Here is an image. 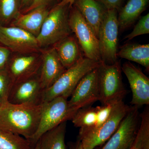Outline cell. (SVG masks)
Masks as SVG:
<instances>
[{"label": "cell", "mask_w": 149, "mask_h": 149, "mask_svg": "<svg viewBox=\"0 0 149 149\" xmlns=\"http://www.w3.org/2000/svg\"><path fill=\"white\" fill-rule=\"evenodd\" d=\"M13 83L6 67L0 68V99L1 100L8 99Z\"/></svg>", "instance_id": "cell-26"}, {"label": "cell", "mask_w": 149, "mask_h": 149, "mask_svg": "<svg viewBox=\"0 0 149 149\" xmlns=\"http://www.w3.org/2000/svg\"><path fill=\"white\" fill-rule=\"evenodd\" d=\"M33 149H40L39 142H37V144H36Z\"/></svg>", "instance_id": "cell-34"}, {"label": "cell", "mask_w": 149, "mask_h": 149, "mask_svg": "<svg viewBox=\"0 0 149 149\" xmlns=\"http://www.w3.org/2000/svg\"><path fill=\"white\" fill-rule=\"evenodd\" d=\"M54 47L66 69L85 56L75 35H69L54 45Z\"/></svg>", "instance_id": "cell-18"}, {"label": "cell", "mask_w": 149, "mask_h": 149, "mask_svg": "<svg viewBox=\"0 0 149 149\" xmlns=\"http://www.w3.org/2000/svg\"><path fill=\"white\" fill-rule=\"evenodd\" d=\"M131 107L123 101L118 103L109 118L103 124L93 130L79 133L78 139L84 149H94L106 143L115 133Z\"/></svg>", "instance_id": "cell-5"}, {"label": "cell", "mask_w": 149, "mask_h": 149, "mask_svg": "<svg viewBox=\"0 0 149 149\" xmlns=\"http://www.w3.org/2000/svg\"><path fill=\"white\" fill-rule=\"evenodd\" d=\"M30 141L14 133L0 130V149H33Z\"/></svg>", "instance_id": "cell-23"}, {"label": "cell", "mask_w": 149, "mask_h": 149, "mask_svg": "<svg viewBox=\"0 0 149 149\" xmlns=\"http://www.w3.org/2000/svg\"><path fill=\"white\" fill-rule=\"evenodd\" d=\"M119 31L118 11L107 10L98 36L101 62L111 65L118 61Z\"/></svg>", "instance_id": "cell-7"}, {"label": "cell", "mask_w": 149, "mask_h": 149, "mask_svg": "<svg viewBox=\"0 0 149 149\" xmlns=\"http://www.w3.org/2000/svg\"><path fill=\"white\" fill-rule=\"evenodd\" d=\"M10 51L5 47L0 45V68H5L10 59Z\"/></svg>", "instance_id": "cell-29"}, {"label": "cell", "mask_w": 149, "mask_h": 149, "mask_svg": "<svg viewBox=\"0 0 149 149\" xmlns=\"http://www.w3.org/2000/svg\"><path fill=\"white\" fill-rule=\"evenodd\" d=\"M39 77L43 90L51 87L66 70L54 47L42 52Z\"/></svg>", "instance_id": "cell-16"}, {"label": "cell", "mask_w": 149, "mask_h": 149, "mask_svg": "<svg viewBox=\"0 0 149 149\" xmlns=\"http://www.w3.org/2000/svg\"><path fill=\"white\" fill-rule=\"evenodd\" d=\"M100 100L102 105L123 101L127 94L122 81L120 62L108 65L100 62L98 67Z\"/></svg>", "instance_id": "cell-3"}, {"label": "cell", "mask_w": 149, "mask_h": 149, "mask_svg": "<svg viewBox=\"0 0 149 149\" xmlns=\"http://www.w3.org/2000/svg\"><path fill=\"white\" fill-rule=\"evenodd\" d=\"M0 43L10 50L21 54L40 49L36 37L19 27L0 25Z\"/></svg>", "instance_id": "cell-11"}, {"label": "cell", "mask_w": 149, "mask_h": 149, "mask_svg": "<svg viewBox=\"0 0 149 149\" xmlns=\"http://www.w3.org/2000/svg\"><path fill=\"white\" fill-rule=\"evenodd\" d=\"M119 102L95 107L90 106L80 109L71 119L72 123L75 127L80 128L79 133L95 129L109 118L116 105Z\"/></svg>", "instance_id": "cell-12"}, {"label": "cell", "mask_w": 149, "mask_h": 149, "mask_svg": "<svg viewBox=\"0 0 149 149\" xmlns=\"http://www.w3.org/2000/svg\"><path fill=\"white\" fill-rule=\"evenodd\" d=\"M149 33V13L142 17L135 25L133 31L126 35L124 40L126 42L132 40L133 38L140 35Z\"/></svg>", "instance_id": "cell-27"}, {"label": "cell", "mask_w": 149, "mask_h": 149, "mask_svg": "<svg viewBox=\"0 0 149 149\" xmlns=\"http://www.w3.org/2000/svg\"><path fill=\"white\" fill-rule=\"evenodd\" d=\"M55 0H32L30 5L25 8L24 13H27L30 11L41 6H47L49 4Z\"/></svg>", "instance_id": "cell-30"}, {"label": "cell", "mask_w": 149, "mask_h": 149, "mask_svg": "<svg viewBox=\"0 0 149 149\" xmlns=\"http://www.w3.org/2000/svg\"><path fill=\"white\" fill-rule=\"evenodd\" d=\"M75 0H61L56 5L63 6H68L70 8L73 5Z\"/></svg>", "instance_id": "cell-31"}, {"label": "cell", "mask_w": 149, "mask_h": 149, "mask_svg": "<svg viewBox=\"0 0 149 149\" xmlns=\"http://www.w3.org/2000/svg\"><path fill=\"white\" fill-rule=\"evenodd\" d=\"M43 91L39 74L14 84L8 100L14 104H42Z\"/></svg>", "instance_id": "cell-15"}, {"label": "cell", "mask_w": 149, "mask_h": 149, "mask_svg": "<svg viewBox=\"0 0 149 149\" xmlns=\"http://www.w3.org/2000/svg\"><path fill=\"white\" fill-rule=\"evenodd\" d=\"M43 103L14 104L1 100L0 130L17 134L30 141L37 131Z\"/></svg>", "instance_id": "cell-1"}, {"label": "cell", "mask_w": 149, "mask_h": 149, "mask_svg": "<svg viewBox=\"0 0 149 149\" xmlns=\"http://www.w3.org/2000/svg\"><path fill=\"white\" fill-rule=\"evenodd\" d=\"M149 0H128L124 6L118 12L120 32L129 28L148 7Z\"/></svg>", "instance_id": "cell-20"}, {"label": "cell", "mask_w": 149, "mask_h": 149, "mask_svg": "<svg viewBox=\"0 0 149 149\" xmlns=\"http://www.w3.org/2000/svg\"><path fill=\"white\" fill-rule=\"evenodd\" d=\"M107 10H116L118 11L121 8L124 0H96Z\"/></svg>", "instance_id": "cell-28"}, {"label": "cell", "mask_w": 149, "mask_h": 149, "mask_svg": "<svg viewBox=\"0 0 149 149\" xmlns=\"http://www.w3.org/2000/svg\"><path fill=\"white\" fill-rule=\"evenodd\" d=\"M66 128L65 121L44 133L38 141L40 149H66Z\"/></svg>", "instance_id": "cell-22"}, {"label": "cell", "mask_w": 149, "mask_h": 149, "mask_svg": "<svg viewBox=\"0 0 149 149\" xmlns=\"http://www.w3.org/2000/svg\"><path fill=\"white\" fill-rule=\"evenodd\" d=\"M122 71L127 77L132 93L130 104L139 107L149 104V79L141 69L130 62L121 66Z\"/></svg>", "instance_id": "cell-13"}, {"label": "cell", "mask_w": 149, "mask_h": 149, "mask_svg": "<svg viewBox=\"0 0 149 149\" xmlns=\"http://www.w3.org/2000/svg\"><path fill=\"white\" fill-rule=\"evenodd\" d=\"M73 5L79 11L98 37L107 10L96 0H75Z\"/></svg>", "instance_id": "cell-17"}, {"label": "cell", "mask_w": 149, "mask_h": 149, "mask_svg": "<svg viewBox=\"0 0 149 149\" xmlns=\"http://www.w3.org/2000/svg\"><path fill=\"white\" fill-rule=\"evenodd\" d=\"M131 149H135L133 148H131Z\"/></svg>", "instance_id": "cell-36"}, {"label": "cell", "mask_w": 149, "mask_h": 149, "mask_svg": "<svg viewBox=\"0 0 149 149\" xmlns=\"http://www.w3.org/2000/svg\"><path fill=\"white\" fill-rule=\"evenodd\" d=\"M74 113L70 109L68 100L59 97L47 102L43 103L42 112L35 134L30 141L35 147L44 133L62 123L71 120Z\"/></svg>", "instance_id": "cell-6"}, {"label": "cell", "mask_w": 149, "mask_h": 149, "mask_svg": "<svg viewBox=\"0 0 149 149\" xmlns=\"http://www.w3.org/2000/svg\"><path fill=\"white\" fill-rule=\"evenodd\" d=\"M32 0H21V4L22 6L28 7L32 3Z\"/></svg>", "instance_id": "cell-33"}, {"label": "cell", "mask_w": 149, "mask_h": 149, "mask_svg": "<svg viewBox=\"0 0 149 149\" xmlns=\"http://www.w3.org/2000/svg\"><path fill=\"white\" fill-rule=\"evenodd\" d=\"M41 65V57L26 55L9 59L6 68L14 85L39 74Z\"/></svg>", "instance_id": "cell-14"}, {"label": "cell", "mask_w": 149, "mask_h": 149, "mask_svg": "<svg viewBox=\"0 0 149 149\" xmlns=\"http://www.w3.org/2000/svg\"><path fill=\"white\" fill-rule=\"evenodd\" d=\"M117 57L135 62L149 71V44L127 43L118 52Z\"/></svg>", "instance_id": "cell-21"}, {"label": "cell", "mask_w": 149, "mask_h": 149, "mask_svg": "<svg viewBox=\"0 0 149 149\" xmlns=\"http://www.w3.org/2000/svg\"><path fill=\"white\" fill-rule=\"evenodd\" d=\"M69 6L56 5L49 12L36 38L40 47L54 45L70 35L68 9Z\"/></svg>", "instance_id": "cell-4"}, {"label": "cell", "mask_w": 149, "mask_h": 149, "mask_svg": "<svg viewBox=\"0 0 149 149\" xmlns=\"http://www.w3.org/2000/svg\"><path fill=\"white\" fill-rule=\"evenodd\" d=\"M1 100L0 99V106H1Z\"/></svg>", "instance_id": "cell-35"}, {"label": "cell", "mask_w": 149, "mask_h": 149, "mask_svg": "<svg viewBox=\"0 0 149 149\" xmlns=\"http://www.w3.org/2000/svg\"><path fill=\"white\" fill-rule=\"evenodd\" d=\"M141 123L139 126L132 148L135 149H149V109L148 107L140 115Z\"/></svg>", "instance_id": "cell-24"}, {"label": "cell", "mask_w": 149, "mask_h": 149, "mask_svg": "<svg viewBox=\"0 0 149 149\" xmlns=\"http://www.w3.org/2000/svg\"><path fill=\"white\" fill-rule=\"evenodd\" d=\"M68 24L85 57L101 62L98 38L79 11L73 6L68 15Z\"/></svg>", "instance_id": "cell-8"}, {"label": "cell", "mask_w": 149, "mask_h": 149, "mask_svg": "<svg viewBox=\"0 0 149 149\" xmlns=\"http://www.w3.org/2000/svg\"><path fill=\"white\" fill-rule=\"evenodd\" d=\"M139 107L131 106L116 131L100 149H131L139 128Z\"/></svg>", "instance_id": "cell-10"}, {"label": "cell", "mask_w": 149, "mask_h": 149, "mask_svg": "<svg viewBox=\"0 0 149 149\" xmlns=\"http://www.w3.org/2000/svg\"><path fill=\"white\" fill-rule=\"evenodd\" d=\"M98 66L82 78L70 96L68 107L74 114L80 109L99 101Z\"/></svg>", "instance_id": "cell-9"}, {"label": "cell", "mask_w": 149, "mask_h": 149, "mask_svg": "<svg viewBox=\"0 0 149 149\" xmlns=\"http://www.w3.org/2000/svg\"><path fill=\"white\" fill-rule=\"evenodd\" d=\"M100 63L84 57L66 69L51 87L43 90L42 103L58 97L68 99L80 80L87 73L97 67Z\"/></svg>", "instance_id": "cell-2"}, {"label": "cell", "mask_w": 149, "mask_h": 149, "mask_svg": "<svg viewBox=\"0 0 149 149\" xmlns=\"http://www.w3.org/2000/svg\"><path fill=\"white\" fill-rule=\"evenodd\" d=\"M19 0H0V22L7 24L13 21L20 13Z\"/></svg>", "instance_id": "cell-25"}, {"label": "cell", "mask_w": 149, "mask_h": 149, "mask_svg": "<svg viewBox=\"0 0 149 149\" xmlns=\"http://www.w3.org/2000/svg\"><path fill=\"white\" fill-rule=\"evenodd\" d=\"M70 149H83L81 141L78 139V141L72 146Z\"/></svg>", "instance_id": "cell-32"}, {"label": "cell", "mask_w": 149, "mask_h": 149, "mask_svg": "<svg viewBox=\"0 0 149 149\" xmlns=\"http://www.w3.org/2000/svg\"><path fill=\"white\" fill-rule=\"evenodd\" d=\"M49 12L47 6H41L27 13H20L12 22L11 26L24 29L37 37Z\"/></svg>", "instance_id": "cell-19"}]
</instances>
